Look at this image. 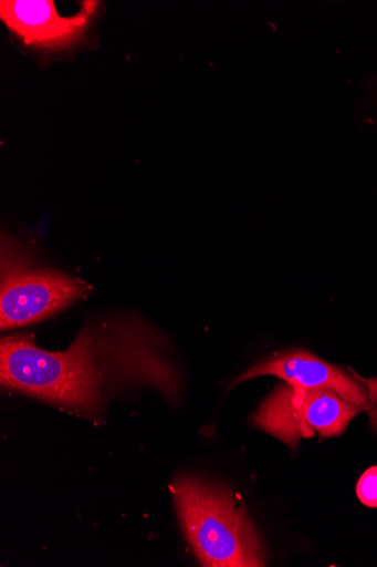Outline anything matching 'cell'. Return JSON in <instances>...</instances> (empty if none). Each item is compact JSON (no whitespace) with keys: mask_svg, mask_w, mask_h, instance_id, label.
Listing matches in <instances>:
<instances>
[{"mask_svg":"<svg viewBox=\"0 0 377 567\" xmlns=\"http://www.w3.org/2000/svg\"><path fill=\"white\" fill-rule=\"evenodd\" d=\"M159 339L138 321L86 327L64 351L40 349L33 336L20 333L0 341V379L4 388L60 405L78 414L96 415L107 386L149 384L169 399L181 381L155 348Z\"/></svg>","mask_w":377,"mask_h":567,"instance_id":"cell-1","label":"cell"},{"mask_svg":"<svg viewBox=\"0 0 377 567\" xmlns=\"http://www.w3.org/2000/svg\"><path fill=\"white\" fill-rule=\"evenodd\" d=\"M186 538L207 567H260L266 555L244 504L229 488L196 476L171 485Z\"/></svg>","mask_w":377,"mask_h":567,"instance_id":"cell-2","label":"cell"},{"mask_svg":"<svg viewBox=\"0 0 377 567\" xmlns=\"http://www.w3.org/2000/svg\"><path fill=\"white\" fill-rule=\"evenodd\" d=\"M87 289L80 279L35 265L25 249L3 240L0 295L3 331L36 323L63 311Z\"/></svg>","mask_w":377,"mask_h":567,"instance_id":"cell-3","label":"cell"},{"mask_svg":"<svg viewBox=\"0 0 377 567\" xmlns=\"http://www.w3.org/2000/svg\"><path fill=\"white\" fill-rule=\"evenodd\" d=\"M363 406L334 391L280 384L254 412V426L296 449L302 439H331L345 433Z\"/></svg>","mask_w":377,"mask_h":567,"instance_id":"cell-4","label":"cell"},{"mask_svg":"<svg viewBox=\"0 0 377 567\" xmlns=\"http://www.w3.org/2000/svg\"><path fill=\"white\" fill-rule=\"evenodd\" d=\"M97 10V2H83L75 16L62 17L51 0H2L0 19L27 45L63 50L85 37Z\"/></svg>","mask_w":377,"mask_h":567,"instance_id":"cell-5","label":"cell"},{"mask_svg":"<svg viewBox=\"0 0 377 567\" xmlns=\"http://www.w3.org/2000/svg\"><path fill=\"white\" fill-rule=\"evenodd\" d=\"M265 375L276 377L297 388L331 390L356 405H369V394L362 383L341 368L303 349L280 352L262 360L240 375L233 386Z\"/></svg>","mask_w":377,"mask_h":567,"instance_id":"cell-6","label":"cell"},{"mask_svg":"<svg viewBox=\"0 0 377 567\" xmlns=\"http://www.w3.org/2000/svg\"><path fill=\"white\" fill-rule=\"evenodd\" d=\"M357 496L364 505L377 508V466L362 475L357 484Z\"/></svg>","mask_w":377,"mask_h":567,"instance_id":"cell-7","label":"cell"}]
</instances>
